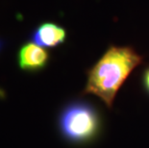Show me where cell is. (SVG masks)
I'll use <instances>...</instances> for the list:
<instances>
[{
	"label": "cell",
	"mask_w": 149,
	"mask_h": 148,
	"mask_svg": "<svg viewBox=\"0 0 149 148\" xmlns=\"http://www.w3.org/2000/svg\"><path fill=\"white\" fill-rule=\"evenodd\" d=\"M142 61L143 58L132 47L110 46L88 69L83 92L98 97L108 109H112L119 89Z\"/></svg>",
	"instance_id": "obj_1"
},
{
	"label": "cell",
	"mask_w": 149,
	"mask_h": 148,
	"mask_svg": "<svg viewBox=\"0 0 149 148\" xmlns=\"http://www.w3.org/2000/svg\"><path fill=\"white\" fill-rule=\"evenodd\" d=\"M59 124L66 140L74 143H88L99 134L101 119L93 105L77 101L65 107L60 116Z\"/></svg>",
	"instance_id": "obj_2"
},
{
	"label": "cell",
	"mask_w": 149,
	"mask_h": 148,
	"mask_svg": "<svg viewBox=\"0 0 149 148\" xmlns=\"http://www.w3.org/2000/svg\"><path fill=\"white\" fill-rule=\"evenodd\" d=\"M49 54L42 46L34 42L25 43L20 47L17 55L18 65L22 70L38 71L48 64Z\"/></svg>",
	"instance_id": "obj_3"
},
{
	"label": "cell",
	"mask_w": 149,
	"mask_h": 148,
	"mask_svg": "<svg viewBox=\"0 0 149 148\" xmlns=\"http://www.w3.org/2000/svg\"><path fill=\"white\" fill-rule=\"evenodd\" d=\"M66 39V31L53 22L40 24L32 35L34 43L42 47H56Z\"/></svg>",
	"instance_id": "obj_4"
},
{
	"label": "cell",
	"mask_w": 149,
	"mask_h": 148,
	"mask_svg": "<svg viewBox=\"0 0 149 148\" xmlns=\"http://www.w3.org/2000/svg\"><path fill=\"white\" fill-rule=\"evenodd\" d=\"M142 85H143L144 90L149 94V67L145 69L142 74Z\"/></svg>",
	"instance_id": "obj_5"
}]
</instances>
